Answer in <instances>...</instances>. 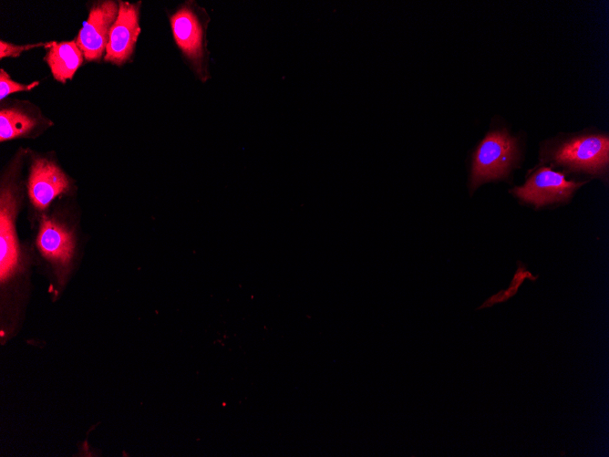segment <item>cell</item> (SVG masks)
<instances>
[{
	"label": "cell",
	"mask_w": 609,
	"mask_h": 457,
	"mask_svg": "<svg viewBox=\"0 0 609 457\" xmlns=\"http://www.w3.org/2000/svg\"><path fill=\"white\" fill-rule=\"evenodd\" d=\"M519 157L516 138L504 130L489 132L471 155L470 183L474 191L482 183L508 175Z\"/></svg>",
	"instance_id": "cell-1"
},
{
	"label": "cell",
	"mask_w": 609,
	"mask_h": 457,
	"mask_svg": "<svg viewBox=\"0 0 609 457\" xmlns=\"http://www.w3.org/2000/svg\"><path fill=\"white\" fill-rule=\"evenodd\" d=\"M547 158L568 170L602 174L609 161L607 135L586 133L557 141L548 149Z\"/></svg>",
	"instance_id": "cell-2"
},
{
	"label": "cell",
	"mask_w": 609,
	"mask_h": 457,
	"mask_svg": "<svg viewBox=\"0 0 609 457\" xmlns=\"http://www.w3.org/2000/svg\"><path fill=\"white\" fill-rule=\"evenodd\" d=\"M580 182L568 181L565 176L548 167H542L527 179L525 183L513 190L514 194L535 207L568 200Z\"/></svg>",
	"instance_id": "cell-3"
},
{
	"label": "cell",
	"mask_w": 609,
	"mask_h": 457,
	"mask_svg": "<svg viewBox=\"0 0 609 457\" xmlns=\"http://www.w3.org/2000/svg\"><path fill=\"white\" fill-rule=\"evenodd\" d=\"M118 14L119 4L111 0L98 3L90 9L76 40L88 61L98 60L106 52Z\"/></svg>",
	"instance_id": "cell-4"
},
{
	"label": "cell",
	"mask_w": 609,
	"mask_h": 457,
	"mask_svg": "<svg viewBox=\"0 0 609 457\" xmlns=\"http://www.w3.org/2000/svg\"><path fill=\"white\" fill-rule=\"evenodd\" d=\"M174 40L187 59L203 75L204 27L197 12L186 5L170 16Z\"/></svg>",
	"instance_id": "cell-5"
},
{
	"label": "cell",
	"mask_w": 609,
	"mask_h": 457,
	"mask_svg": "<svg viewBox=\"0 0 609 457\" xmlns=\"http://www.w3.org/2000/svg\"><path fill=\"white\" fill-rule=\"evenodd\" d=\"M140 32L139 5L119 2V14L114 22L105 52V61L122 65L132 56Z\"/></svg>",
	"instance_id": "cell-6"
},
{
	"label": "cell",
	"mask_w": 609,
	"mask_h": 457,
	"mask_svg": "<svg viewBox=\"0 0 609 457\" xmlns=\"http://www.w3.org/2000/svg\"><path fill=\"white\" fill-rule=\"evenodd\" d=\"M68 187L67 177L55 163L42 158L33 162L27 190L29 198L36 208L45 209Z\"/></svg>",
	"instance_id": "cell-7"
},
{
	"label": "cell",
	"mask_w": 609,
	"mask_h": 457,
	"mask_svg": "<svg viewBox=\"0 0 609 457\" xmlns=\"http://www.w3.org/2000/svg\"><path fill=\"white\" fill-rule=\"evenodd\" d=\"M16 203L14 192L4 188L0 198V280L5 282L17 269L19 249L14 228Z\"/></svg>",
	"instance_id": "cell-8"
},
{
	"label": "cell",
	"mask_w": 609,
	"mask_h": 457,
	"mask_svg": "<svg viewBox=\"0 0 609 457\" xmlns=\"http://www.w3.org/2000/svg\"><path fill=\"white\" fill-rule=\"evenodd\" d=\"M36 244L44 257L60 265L68 264L73 254L70 233L46 217L42 219Z\"/></svg>",
	"instance_id": "cell-9"
},
{
	"label": "cell",
	"mask_w": 609,
	"mask_h": 457,
	"mask_svg": "<svg viewBox=\"0 0 609 457\" xmlns=\"http://www.w3.org/2000/svg\"><path fill=\"white\" fill-rule=\"evenodd\" d=\"M84 55L75 41L53 42L46 56L55 79L66 83L81 66Z\"/></svg>",
	"instance_id": "cell-10"
},
{
	"label": "cell",
	"mask_w": 609,
	"mask_h": 457,
	"mask_svg": "<svg viewBox=\"0 0 609 457\" xmlns=\"http://www.w3.org/2000/svg\"><path fill=\"white\" fill-rule=\"evenodd\" d=\"M36 119L20 108H5L0 111V141L12 140L29 133Z\"/></svg>",
	"instance_id": "cell-11"
},
{
	"label": "cell",
	"mask_w": 609,
	"mask_h": 457,
	"mask_svg": "<svg viewBox=\"0 0 609 457\" xmlns=\"http://www.w3.org/2000/svg\"><path fill=\"white\" fill-rule=\"evenodd\" d=\"M38 81L29 84H23L14 81L8 73L3 68L0 69V99H4L8 95L15 92L29 91L38 85Z\"/></svg>",
	"instance_id": "cell-12"
},
{
	"label": "cell",
	"mask_w": 609,
	"mask_h": 457,
	"mask_svg": "<svg viewBox=\"0 0 609 457\" xmlns=\"http://www.w3.org/2000/svg\"><path fill=\"white\" fill-rule=\"evenodd\" d=\"M53 42L50 43H37V44H27V45H15L4 40L0 41V58L4 57H15L22 54V52L30 50L32 48L39 47H50Z\"/></svg>",
	"instance_id": "cell-13"
}]
</instances>
